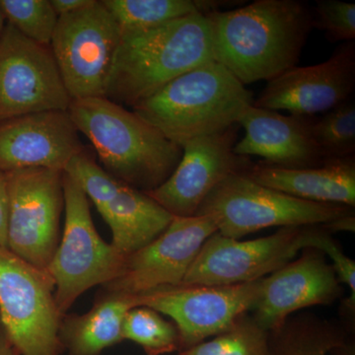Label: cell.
Instances as JSON below:
<instances>
[{
    "instance_id": "6da1fadb",
    "label": "cell",
    "mask_w": 355,
    "mask_h": 355,
    "mask_svg": "<svg viewBox=\"0 0 355 355\" xmlns=\"http://www.w3.org/2000/svg\"><path fill=\"white\" fill-rule=\"evenodd\" d=\"M210 17L216 62L246 85L272 80L296 67L314 14L298 0H256Z\"/></svg>"
},
{
    "instance_id": "7a4b0ae2",
    "label": "cell",
    "mask_w": 355,
    "mask_h": 355,
    "mask_svg": "<svg viewBox=\"0 0 355 355\" xmlns=\"http://www.w3.org/2000/svg\"><path fill=\"white\" fill-rule=\"evenodd\" d=\"M210 13L173 20L148 31L121 37L105 97L133 107L214 57Z\"/></svg>"
},
{
    "instance_id": "3957f363",
    "label": "cell",
    "mask_w": 355,
    "mask_h": 355,
    "mask_svg": "<svg viewBox=\"0 0 355 355\" xmlns=\"http://www.w3.org/2000/svg\"><path fill=\"white\" fill-rule=\"evenodd\" d=\"M69 114L94 146L106 171L137 190L158 188L176 169L181 147L106 97L71 100Z\"/></svg>"
},
{
    "instance_id": "277c9868",
    "label": "cell",
    "mask_w": 355,
    "mask_h": 355,
    "mask_svg": "<svg viewBox=\"0 0 355 355\" xmlns=\"http://www.w3.org/2000/svg\"><path fill=\"white\" fill-rule=\"evenodd\" d=\"M253 94L217 62L177 77L132 107L133 113L181 147L238 125Z\"/></svg>"
},
{
    "instance_id": "5b68a950",
    "label": "cell",
    "mask_w": 355,
    "mask_h": 355,
    "mask_svg": "<svg viewBox=\"0 0 355 355\" xmlns=\"http://www.w3.org/2000/svg\"><path fill=\"white\" fill-rule=\"evenodd\" d=\"M354 209L300 200L257 183L246 172L226 178L210 191L196 216L209 217L217 232L241 239L270 227L326 226Z\"/></svg>"
},
{
    "instance_id": "8992f818",
    "label": "cell",
    "mask_w": 355,
    "mask_h": 355,
    "mask_svg": "<svg viewBox=\"0 0 355 355\" xmlns=\"http://www.w3.org/2000/svg\"><path fill=\"white\" fill-rule=\"evenodd\" d=\"M62 186L64 234L46 270L55 282L58 310L64 315L84 292L116 279L125 257L102 239L91 216L88 198L76 180L64 172Z\"/></svg>"
},
{
    "instance_id": "52a82bcc",
    "label": "cell",
    "mask_w": 355,
    "mask_h": 355,
    "mask_svg": "<svg viewBox=\"0 0 355 355\" xmlns=\"http://www.w3.org/2000/svg\"><path fill=\"white\" fill-rule=\"evenodd\" d=\"M55 288L48 270L0 245V318L21 355L64 352Z\"/></svg>"
},
{
    "instance_id": "ba28073f",
    "label": "cell",
    "mask_w": 355,
    "mask_h": 355,
    "mask_svg": "<svg viewBox=\"0 0 355 355\" xmlns=\"http://www.w3.org/2000/svg\"><path fill=\"white\" fill-rule=\"evenodd\" d=\"M121 41L101 1L58 17L50 46L71 100L105 97Z\"/></svg>"
},
{
    "instance_id": "9c48e42d",
    "label": "cell",
    "mask_w": 355,
    "mask_h": 355,
    "mask_svg": "<svg viewBox=\"0 0 355 355\" xmlns=\"http://www.w3.org/2000/svg\"><path fill=\"white\" fill-rule=\"evenodd\" d=\"M6 174L7 248L33 266L46 270L60 242L64 172L28 168Z\"/></svg>"
},
{
    "instance_id": "30bf717a",
    "label": "cell",
    "mask_w": 355,
    "mask_h": 355,
    "mask_svg": "<svg viewBox=\"0 0 355 355\" xmlns=\"http://www.w3.org/2000/svg\"><path fill=\"white\" fill-rule=\"evenodd\" d=\"M312 229L279 228L275 234L246 241L214 233L203 244L181 286H236L263 279L310 248Z\"/></svg>"
},
{
    "instance_id": "8fae6325",
    "label": "cell",
    "mask_w": 355,
    "mask_h": 355,
    "mask_svg": "<svg viewBox=\"0 0 355 355\" xmlns=\"http://www.w3.org/2000/svg\"><path fill=\"white\" fill-rule=\"evenodd\" d=\"M65 88L50 46L6 24L0 36V121L46 111H69Z\"/></svg>"
},
{
    "instance_id": "7c38bea8",
    "label": "cell",
    "mask_w": 355,
    "mask_h": 355,
    "mask_svg": "<svg viewBox=\"0 0 355 355\" xmlns=\"http://www.w3.org/2000/svg\"><path fill=\"white\" fill-rule=\"evenodd\" d=\"M261 282L226 286H180L135 296L140 306L171 318L179 333L181 352L223 333L251 312Z\"/></svg>"
},
{
    "instance_id": "4fadbf2b",
    "label": "cell",
    "mask_w": 355,
    "mask_h": 355,
    "mask_svg": "<svg viewBox=\"0 0 355 355\" xmlns=\"http://www.w3.org/2000/svg\"><path fill=\"white\" fill-rule=\"evenodd\" d=\"M216 232L209 217H174L162 234L125 257L119 277L102 288L135 296L180 286L205 242Z\"/></svg>"
},
{
    "instance_id": "5bb4252c",
    "label": "cell",
    "mask_w": 355,
    "mask_h": 355,
    "mask_svg": "<svg viewBox=\"0 0 355 355\" xmlns=\"http://www.w3.org/2000/svg\"><path fill=\"white\" fill-rule=\"evenodd\" d=\"M238 128L239 125H235L223 132L184 142L176 169L147 195L174 217L195 216L217 184L230 175L249 169L247 159L236 155L233 150Z\"/></svg>"
},
{
    "instance_id": "9a60e30c",
    "label": "cell",
    "mask_w": 355,
    "mask_h": 355,
    "mask_svg": "<svg viewBox=\"0 0 355 355\" xmlns=\"http://www.w3.org/2000/svg\"><path fill=\"white\" fill-rule=\"evenodd\" d=\"M355 88V44H340L322 64L293 67L268 81L253 105L284 110L295 116H313L349 101Z\"/></svg>"
},
{
    "instance_id": "2e32d148",
    "label": "cell",
    "mask_w": 355,
    "mask_h": 355,
    "mask_svg": "<svg viewBox=\"0 0 355 355\" xmlns=\"http://www.w3.org/2000/svg\"><path fill=\"white\" fill-rule=\"evenodd\" d=\"M322 252L307 248L296 260L261 279L252 317L261 328H279L306 308L327 306L343 295L335 270Z\"/></svg>"
},
{
    "instance_id": "e0dca14e",
    "label": "cell",
    "mask_w": 355,
    "mask_h": 355,
    "mask_svg": "<svg viewBox=\"0 0 355 355\" xmlns=\"http://www.w3.org/2000/svg\"><path fill=\"white\" fill-rule=\"evenodd\" d=\"M83 153L67 111H46L0 121V171L46 168L64 172Z\"/></svg>"
},
{
    "instance_id": "ac0fdd59",
    "label": "cell",
    "mask_w": 355,
    "mask_h": 355,
    "mask_svg": "<svg viewBox=\"0 0 355 355\" xmlns=\"http://www.w3.org/2000/svg\"><path fill=\"white\" fill-rule=\"evenodd\" d=\"M312 119L284 116L252 105L238 121L245 135L233 150L236 155L259 156L266 164L288 169L323 165L326 159L311 132Z\"/></svg>"
},
{
    "instance_id": "d6986e66",
    "label": "cell",
    "mask_w": 355,
    "mask_h": 355,
    "mask_svg": "<svg viewBox=\"0 0 355 355\" xmlns=\"http://www.w3.org/2000/svg\"><path fill=\"white\" fill-rule=\"evenodd\" d=\"M246 174L257 183L291 197L354 209V156L300 169L256 164L250 166Z\"/></svg>"
},
{
    "instance_id": "ffe728a7",
    "label": "cell",
    "mask_w": 355,
    "mask_h": 355,
    "mask_svg": "<svg viewBox=\"0 0 355 355\" xmlns=\"http://www.w3.org/2000/svg\"><path fill=\"white\" fill-rule=\"evenodd\" d=\"M97 297L85 314H64L62 318L58 336L64 352L69 355H99L123 342L125 317L140 306L137 296L104 289Z\"/></svg>"
},
{
    "instance_id": "44dd1931",
    "label": "cell",
    "mask_w": 355,
    "mask_h": 355,
    "mask_svg": "<svg viewBox=\"0 0 355 355\" xmlns=\"http://www.w3.org/2000/svg\"><path fill=\"white\" fill-rule=\"evenodd\" d=\"M97 209L111 229V244L125 257L155 240L174 218L146 193L125 183Z\"/></svg>"
},
{
    "instance_id": "7402d4cb",
    "label": "cell",
    "mask_w": 355,
    "mask_h": 355,
    "mask_svg": "<svg viewBox=\"0 0 355 355\" xmlns=\"http://www.w3.org/2000/svg\"><path fill=\"white\" fill-rule=\"evenodd\" d=\"M347 340V331L340 324L297 313L268 331V355H329Z\"/></svg>"
},
{
    "instance_id": "603a6c76",
    "label": "cell",
    "mask_w": 355,
    "mask_h": 355,
    "mask_svg": "<svg viewBox=\"0 0 355 355\" xmlns=\"http://www.w3.org/2000/svg\"><path fill=\"white\" fill-rule=\"evenodd\" d=\"M121 37L148 31L191 14L211 13L223 6L211 0H101Z\"/></svg>"
},
{
    "instance_id": "cb8c5ba5",
    "label": "cell",
    "mask_w": 355,
    "mask_h": 355,
    "mask_svg": "<svg viewBox=\"0 0 355 355\" xmlns=\"http://www.w3.org/2000/svg\"><path fill=\"white\" fill-rule=\"evenodd\" d=\"M268 331L247 313L228 330L179 355H268Z\"/></svg>"
},
{
    "instance_id": "d4e9b609",
    "label": "cell",
    "mask_w": 355,
    "mask_h": 355,
    "mask_svg": "<svg viewBox=\"0 0 355 355\" xmlns=\"http://www.w3.org/2000/svg\"><path fill=\"white\" fill-rule=\"evenodd\" d=\"M123 335V340L137 343L147 355H163L180 350L179 333L175 324L146 306L133 308L128 313Z\"/></svg>"
},
{
    "instance_id": "484cf974",
    "label": "cell",
    "mask_w": 355,
    "mask_h": 355,
    "mask_svg": "<svg viewBox=\"0 0 355 355\" xmlns=\"http://www.w3.org/2000/svg\"><path fill=\"white\" fill-rule=\"evenodd\" d=\"M311 132L326 161L354 156V103L349 100L320 119L313 116Z\"/></svg>"
},
{
    "instance_id": "4316f807",
    "label": "cell",
    "mask_w": 355,
    "mask_h": 355,
    "mask_svg": "<svg viewBox=\"0 0 355 355\" xmlns=\"http://www.w3.org/2000/svg\"><path fill=\"white\" fill-rule=\"evenodd\" d=\"M0 8L8 24L26 38L51 46L58 16L50 0H0Z\"/></svg>"
},
{
    "instance_id": "83f0119b",
    "label": "cell",
    "mask_w": 355,
    "mask_h": 355,
    "mask_svg": "<svg viewBox=\"0 0 355 355\" xmlns=\"http://www.w3.org/2000/svg\"><path fill=\"white\" fill-rule=\"evenodd\" d=\"M64 172L76 180L96 209L108 202L123 184L84 153L74 156Z\"/></svg>"
},
{
    "instance_id": "f1b7e54d",
    "label": "cell",
    "mask_w": 355,
    "mask_h": 355,
    "mask_svg": "<svg viewBox=\"0 0 355 355\" xmlns=\"http://www.w3.org/2000/svg\"><path fill=\"white\" fill-rule=\"evenodd\" d=\"M313 28L326 33L333 42H354L355 4L338 0H318Z\"/></svg>"
},
{
    "instance_id": "f546056e",
    "label": "cell",
    "mask_w": 355,
    "mask_h": 355,
    "mask_svg": "<svg viewBox=\"0 0 355 355\" xmlns=\"http://www.w3.org/2000/svg\"><path fill=\"white\" fill-rule=\"evenodd\" d=\"M310 248L322 252L331 260V265L336 273L340 284L349 287V298L347 300V310L349 314L354 313L355 308V263L343 251L340 245L331 237L323 226H313L310 237Z\"/></svg>"
},
{
    "instance_id": "4dcf8cb0",
    "label": "cell",
    "mask_w": 355,
    "mask_h": 355,
    "mask_svg": "<svg viewBox=\"0 0 355 355\" xmlns=\"http://www.w3.org/2000/svg\"><path fill=\"white\" fill-rule=\"evenodd\" d=\"M7 219H8V189L6 174L0 171V245L7 248Z\"/></svg>"
},
{
    "instance_id": "1f68e13d",
    "label": "cell",
    "mask_w": 355,
    "mask_h": 355,
    "mask_svg": "<svg viewBox=\"0 0 355 355\" xmlns=\"http://www.w3.org/2000/svg\"><path fill=\"white\" fill-rule=\"evenodd\" d=\"M50 1L53 10L60 17L87 6L92 0H50Z\"/></svg>"
},
{
    "instance_id": "d6a6232c",
    "label": "cell",
    "mask_w": 355,
    "mask_h": 355,
    "mask_svg": "<svg viewBox=\"0 0 355 355\" xmlns=\"http://www.w3.org/2000/svg\"><path fill=\"white\" fill-rule=\"evenodd\" d=\"M0 355H21L0 318Z\"/></svg>"
},
{
    "instance_id": "836d02e7",
    "label": "cell",
    "mask_w": 355,
    "mask_h": 355,
    "mask_svg": "<svg viewBox=\"0 0 355 355\" xmlns=\"http://www.w3.org/2000/svg\"><path fill=\"white\" fill-rule=\"evenodd\" d=\"M329 355H354V345L347 340L343 345L331 350Z\"/></svg>"
},
{
    "instance_id": "e575fe53",
    "label": "cell",
    "mask_w": 355,
    "mask_h": 355,
    "mask_svg": "<svg viewBox=\"0 0 355 355\" xmlns=\"http://www.w3.org/2000/svg\"><path fill=\"white\" fill-rule=\"evenodd\" d=\"M6 16L2 12L1 8H0V36H1L2 32H3L4 27H6Z\"/></svg>"
}]
</instances>
